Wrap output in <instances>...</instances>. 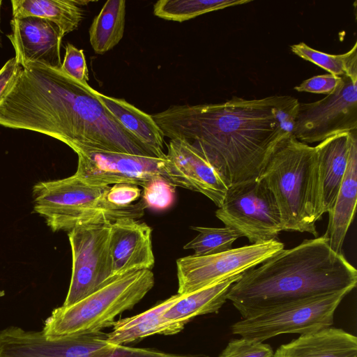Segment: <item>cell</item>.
Instances as JSON below:
<instances>
[{
    "label": "cell",
    "mask_w": 357,
    "mask_h": 357,
    "mask_svg": "<svg viewBox=\"0 0 357 357\" xmlns=\"http://www.w3.org/2000/svg\"><path fill=\"white\" fill-rule=\"evenodd\" d=\"M299 102L290 96L176 105L152 118L165 137L199 151L229 186L257 179L276 145L291 135Z\"/></svg>",
    "instance_id": "cell-1"
},
{
    "label": "cell",
    "mask_w": 357,
    "mask_h": 357,
    "mask_svg": "<svg viewBox=\"0 0 357 357\" xmlns=\"http://www.w3.org/2000/svg\"><path fill=\"white\" fill-rule=\"evenodd\" d=\"M0 126L50 136L77 155L112 151L154 157L112 115L97 91L36 63L21 66L0 104Z\"/></svg>",
    "instance_id": "cell-2"
},
{
    "label": "cell",
    "mask_w": 357,
    "mask_h": 357,
    "mask_svg": "<svg viewBox=\"0 0 357 357\" xmlns=\"http://www.w3.org/2000/svg\"><path fill=\"white\" fill-rule=\"evenodd\" d=\"M259 265L244 272L227 294L242 318L287 303L349 293L357 283L356 269L331 249L324 235L283 248Z\"/></svg>",
    "instance_id": "cell-3"
},
{
    "label": "cell",
    "mask_w": 357,
    "mask_h": 357,
    "mask_svg": "<svg viewBox=\"0 0 357 357\" xmlns=\"http://www.w3.org/2000/svg\"><path fill=\"white\" fill-rule=\"evenodd\" d=\"M273 193L285 231L318 236L319 213L314 146L289 135L275 147L259 177Z\"/></svg>",
    "instance_id": "cell-4"
},
{
    "label": "cell",
    "mask_w": 357,
    "mask_h": 357,
    "mask_svg": "<svg viewBox=\"0 0 357 357\" xmlns=\"http://www.w3.org/2000/svg\"><path fill=\"white\" fill-rule=\"evenodd\" d=\"M110 186L91 185L74 174L61 179L42 181L32 188L33 211L45 219L53 232L90 225H109L121 218H142L146 208L140 199L119 207L109 203Z\"/></svg>",
    "instance_id": "cell-5"
},
{
    "label": "cell",
    "mask_w": 357,
    "mask_h": 357,
    "mask_svg": "<svg viewBox=\"0 0 357 357\" xmlns=\"http://www.w3.org/2000/svg\"><path fill=\"white\" fill-rule=\"evenodd\" d=\"M154 283L151 270L132 271L116 276L75 304L55 308L41 331L48 337L102 331L112 326L118 315L137 304Z\"/></svg>",
    "instance_id": "cell-6"
},
{
    "label": "cell",
    "mask_w": 357,
    "mask_h": 357,
    "mask_svg": "<svg viewBox=\"0 0 357 357\" xmlns=\"http://www.w3.org/2000/svg\"><path fill=\"white\" fill-rule=\"evenodd\" d=\"M342 291L277 305L232 324L234 334L264 342L286 333L301 335L331 327L335 312L348 294Z\"/></svg>",
    "instance_id": "cell-7"
},
{
    "label": "cell",
    "mask_w": 357,
    "mask_h": 357,
    "mask_svg": "<svg viewBox=\"0 0 357 357\" xmlns=\"http://www.w3.org/2000/svg\"><path fill=\"white\" fill-rule=\"evenodd\" d=\"M215 216L251 244L275 240L283 231L275 199L259 178L230 185Z\"/></svg>",
    "instance_id": "cell-8"
},
{
    "label": "cell",
    "mask_w": 357,
    "mask_h": 357,
    "mask_svg": "<svg viewBox=\"0 0 357 357\" xmlns=\"http://www.w3.org/2000/svg\"><path fill=\"white\" fill-rule=\"evenodd\" d=\"M72 273L63 306L79 301L115 277L109 250V225H90L68 232Z\"/></svg>",
    "instance_id": "cell-9"
},
{
    "label": "cell",
    "mask_w": 357,
    "mask_h": 357,
    "mask_svg": "<svg viewBox=\"0 0 357 357\" xmlns=\"http://www.w3.org/2000/svg\"><path fill=\"white\" fill-rule=\"evenodd\" d=\"M283 248L282 243L273 240L211 255L179 258L176 260L178 294H188L241 274Z\"/></svg>",
    "instance_id": "cell-10"
},
{
    "label": "cell",
    "mask_w": 357,
    "mask_h": 357,
    "mask_svg": "<svg viewBox=\"0 0 357 357\" xmlns=\"http://www.w3.org/2000/svg\"><path fill=\"white\" fill-rule=\"evenodd\" d=\"M343 79L333 93L313 102H299L291 135L295 139L305 144L321 142L357 130V80Z\"/></svg>",
    "instance_id": "cell-11"
},
{
    "label": "cell",
    "mask_w": 357,
    "mask_h": 357,
    "mask_svg": "<svg viewBox=\"0 0 357 357\" xmlns=\"http://www.w3.org/2000/svg\"><path fill=\"white\" fill-rule=\"evenodd\" d=\"M74 175L91 185L129 183L143 186L158 176L166 178V158L112 151H89L77 155Z\"/></svg>",
    "instance_id": "cell-12"
},
{
    "label": "cell",
    "mask_w": 357,
    "mask_h": 357,
    "mask_svg": "<svg viewBox=\"0 0 357 357\" xmlns=\"http://www.w3.org/2000/svg\"><path fill=\"white\" fill-rule=\"evenodd\" d=\"M167 149V180L204 195L220 207L229 185L214 165L185 140L170 139Z\"/></svg>",
    "instance_id": "cell-13"
},
{
    "label": "cell",
    "mask_w": 357,
    "mask_h": 357,
    "mask_svg": "<svg viewBox=\"0 0 357 357\" xmlns=\"http://www.w3.org/2000/svg\"><path fill=\"white\" fill-rule=\"evenodd\" d=\"M12 32L8 38L20 66L36 63L52 68L61 66V46L64 36L52 22L36 17L13 18Z\"/></svg>",
    "instance_id": "cell-14"
},
{
    "label": "cell",
    "mask_w": 357,
    "mask_h": 357,
    "mask_svg": "<svg viewBox=\"0 0 357 357\" xmlns=\"http://www.w3.org/2000/svg\"><path fill=\"white\" fill-rule=\"evenodd\" d=\"M152 229L135 218H121L109 224V250L114 277L137 270H151L155 257Z\"/></svg>",
    "instance_id": "cell-15"
},
{
    "label": "cell",
    "mask_w": 357,
    "mask_h": 357,
    "mask_svg": "<svg viewBox=\"0 0 357 357\" xmlns=\"http://www.w3.org/2000/svg\"><path fill=\"white\" fill-rule=\"evenodd\" d=\"M351 132L331 136L315 147L319 213L322 217L333 208L345 174Z\"/></svg>",
    "instance_id": "cell-16"
},
{
    "label": "cell",
    "mask_w": 357,
    "mask_h": 357,
    "mask_svg": "<svg viewBox=\"0 0 357 357\" xmlns=\"http://www.w3.org/2000/svg\"><path fill=\"white\" fill-rule=\"evenodd\" d=\"M357 201V130L351 132L347 167L332 209L324 236L329 247L342 254V246L353 220Z\"/></svg>",
    "instance_id": "cell-17"
},
{
    "label": "cell",
    "mask_w": 357,
    "mask_h": 357,
    "mask_svg": "<svg viewBox=\"0 0 357 357\" xmlns=\"http://www.w3.org/2000/svg\"><path fill=\"white\" fill-rule=\"evenodd\" d=\"M273 357H357V337L331 326L282 344Z\"/></svg>",
    "instance_id": "cell-18"
},
{
    "label": "cell",
    "mask_w": 357,
    "mask_h": 357,
    "mask_svg": "<svg viewBox=\"0 0 357 357\" xmlns=\"http://www.w3.org/2000/svg\"><path fill=\"white\" fill-rule=\"evenodd\" d=\"M183 295L175 294L139 314L115 321L112 331L107 333V342L113 345H123L150 335H175L185 324L170 321L162 314Z\"/></svg>",
    "instance_id": "cell-19"
},
{
    "label": "cell",
    "mask_w": 357,
    "mask_h": 357,
    "mask_svg": "<svg viewBox=\"0 0 357 357\" xmlns=\"http://www.w3.org/2000/svg\"><path fill=\"white\" fill-rule=\"evenodd\" d=\"M97 96L112 115L154 157L166 158L165 136L151 115L124 99L108 96L98 91Z\"/></svg>",
    "instance_id": "cell-20"
},
{
    "label": "cell",
    "mask_w": 357,
    "mask_h": 357,
    "mask_svg": "<svg viewBox=\"0 0 357 357\" xmlns=\"http://www.w3.org/2000/svg\"><path fill=\"white\" fill-rule=\"evenodd\" d=\"M13 18L36 17L56 24L63 36L77 29L84 13L80 6L90 1L76 0H12Z\"/></svg>",
    "instance_id": "cell-21"
},
{
    "label": "cell",
    "mask_w": 357,
    "mask_h": 357,
    "mask_svg": "<svg viewBox=\"0 0 357 357\" xmlns=\"http://www.w3.org/2000/svg\"><path fill=\"white\" fill-rule=\"evenodd\" d=\"M243 273L183 295L162 314V317L170 321L186 324L197 316L216 313L227 300L229 289Z\"/></svg>",
    "instance_id": "cell-22"
},
{
    "label": "cell",
    "mask_w": 357,
    "mask_h": 357,
    "mask_svg": "<svg viewBox=\"0 0 357 357\" xmlns=\"http://www.w3.org/2000/svg\"><path fill=\"white\" fill-rule=\"evenodd\" d=\"M126 1L108 0L94 17L89 30V41L95 53L103 54L123 38L126 25Z\"/></svg>",
    "instance_id": "cell-23"
},
{
    "label": "cell",
    "mask_w": 357,
    "mask_h": 357,
    "mask_svg": "<svg viewBox=\"0 0 357 357\" xmlns=\"http://www.w3.org/2000/svg\"><path fill=\"white\" fill-rule=\"evenodd\" d=\"M250 0H160L153 14L166 20L182 22L201 15L249 3Z\"/></svg>",
    "instance_id": "cell-24"
},
{
    "label": "cell",
    "mask_w": 357,
    "mask_h": 357,
    "mask_svg": "<svg viewBox=\"0 0 357 357\" xmlns=\"http://www.w3.org/2000/svg\"><path fill=\"white\" fill-rule=\"evenodd\" d=\"M291 52L299 57L314 63L339 77H349L357 80V43L342 54H331L314 50L304 43L292 45Z\"/></svg>",
    "instance_id": "cell-25"
},
{
    "label": "cell",
    "mask_w": 357,
    "mask_h": 357,
    "mask_svg": "<svg viewBox=\"0 0 357 357\" xmlns=\"http://www.w3.org/2000/svg\"><path fill=\"white\" fill-rule=\"evenodd\" d=\"M199 232L192 240L186 243L185 250H194L195 256H207L218 254L231 249L233 243L241 234L228 227H207L192 226Z\"/></svg>",
    "instance_id": "cell-26"
},
{
    "label": "cell",
    "mask_w": 357,
    "mask_h": 357,
    "mask_svg": "<svg viewBox=\"0 0 357 357\" xmlns=\"http://www.w3.org/2000/svg\"><path fill=\"white\" fill-rule=\"evenodd\" d=\"M142 200L146 207L154 211L169 208L175 200V186L163 176L152 178L142 186Z\"/></svg>",
    "instance_id": "cell-27"
},
{
    "label": "cell",
    "mask_w": 357,
    "mask_h": 357,
    "mask_svg": "<svg viewBox=\"0 0 357 357\" xmlns=\"http://www.w3.org/2000/svg\"><path fill=\"white\" fill-rule=\"evenodd\" d=\"M273 354L269 344L241 337L229 341L218 357H273Z\"/></svg>",
    "instance_id": "cell-28"
},
{
    "label": "cell",
    "mask_w": 357,
    "mask_h": 357,
    "mask_svg": "<svg viewBox=\"0 0 357 357\" xmlns=\"http://www.w3.org/2000/svg\"><path fill=\"white\" fill-rule=\"evenodd\" d=\"M60 70L79 82L89 84V70L83 50L77 49L71 43L66 45V53Z\"/></svg>",
    "instance_id": "cell-29"
},
{
    "label": "cell",
    "mask_w": 357,
    "mask_h": 357,
    "mask_svg": "<svg viewBox=\"0 0 357 357\" xmlns=\"http://www.w3.org/2000/svg\"><path fill=\"white\" fill-rule=\"evenodd\" d=\"M98 357H210L199 355H181L162 352L153 349L135 348L113 345L107 342L100 349Z\"/></svg>",
    "instance_id": "cell-30"
},
{
    "label": "cell",
    "mask_w": 357,
    "mask_h": 357,
    "mask_svg": "<svg viewBox=\"0 0 357 357\" xmlns=\"http://www.w3.org/2000/svg\"><path fill=\"white\" fill-rule=\"evenodd\" d=\"M343 77L328 74L313 76L294 87L299 92L331 95L343 84Z\"/></svg>",
    "instance_id": "cell-31"
},
{
    "label": "cell",
    "mask_w": 357,
    "mask_h": 357,
    "mask_svg": "<svg viewBox=\"0 0 357 357\" xmlns=\"http://www.w3.org/2000/svg\"><path fill=\"white\" fill-rule=\"evenodd\" d=\"M142 196V190L137 185L129 183H116L109 187L106 195L107 201L116 206L132 205Z\"/></svg>",
    "instance_id": "cell-32"
},
{
    "label": "cell",
    "mask_w": 357,
    "mask_h": 357,
    "mask_svg": "<svg viewBox=\"0 0 357 357\" xmlns=\"http://www.w3.org/2000/svg\"><path fill=\"white\" fill-rule=\"evenodd\" d=\"M20 70L21 66L15 57L6 61L0 69V104L15 85Z\"/></svg>",
    "instance_id": "cell-33"
},
{
    "label": "cell",
    "mask_w": 357,
    "mask_h": 357,
    "mask_svg": "<svg viewBox=\"0 0 357 357\" xmlns=\"http://www.w3.org/2000/svg\"><path fill=\"white\" fill-rule=\"evenodd\" d=\"M1 3H2V1L0 0V24H1ZM1 31V29H0Z\"/></svg>",
    "instance_id": "cell-34"
}]
</instances>
